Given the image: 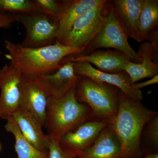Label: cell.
<instances>
[{"label":"cell","mask_w":158,"mask_h":158,"mask_svg":"<svg viewBox=\"0 0 158 158\" xmlns=\"http://www.w3.org/2000/svg\"><path fill=\"white\" fill-rule=\"evenodd\" d=\"M157 113L120 90L118 111L107 124L119 141L123 158H140L144 156L141 149L142 132L146 123Z\"/></svg>","instance_id":"1"},{"label":"cell","mask_w":158,"mask_h":158,"mask_svg":"<svg viewBox=\"0 0 158 158\" xmlns=\"http://www.w3.org/2000/svg\"><path fill=\"white\" fill-rule=\"evenodd\" d=\"M4 45L9 52L5 56L21 73L35 76L53 73L64 58L85 49L64 45L59 41L37 48L23 47L9 40H5Z\"/></svg>","instance_id":"2"},{"label":"cell","mask_w":158,"mask_h":158,"mask_svg":"<svg viewBox=\"0 0 158 158\" xmlns=\"http://www.w3.org/2000/svg\"><path fill=\"white\" fill-rule=\"evenodd\" d=\"M91 119L90 108L78 101L74 90L62 98H51L44 127L50 138L59 141L66 133Z\"/></svg>","instance_id":"3"},{"label":"cell","mask_w":158,"mask_h":158,"mask_svg":"<svg viewBox=\"0 0 158 158\" xmlns=\"http://www.w3.org/2000/svg\"><path fill=\"white\" fill-rule=\"evenodd\" d=\"M119 91L113 85L79 76L75 94L79 102L90 108L92 119L107 122L118 111Z\"/></svg>","instance_id":"4"},{"label":"cell","mask_w":158,"mask_h":158,"mask_svg":"<svg viewBox=\"0 0 158 158\" xmlns=\"http://www.w3.org/2000/svg\"><path fill=\"white\" fill-rule=\"evenodd\" d=\"M119 21L114 12L111 1L110 8L100 30L85 50L79 54H87L101 48H113L123 53L131 62L139 63L142 59L130 45Z\"/></svg>","instance_id":"5"},{"label":"cell","mask_w":158,"mask_h":158,"mask_svg":"<svg viewBox=\"0 0 158 158\" xmlns=\"http://www.w3.org/2000/svg\"><path fill=\"white\" fill-rule=\"evenodd\" d=\"M16 22L26 30L24 39L19 44L23 47L37 48L54 44L57 41L59 21L39 11L15 14Z\"/></svg>","instance_id":"6"},{"label":"cell","mask_w":158,"mask_h":158,"mask_svg":"<svg viewBox=\"0 0 158 158\" xmlns=\"http://www.w3.org/2000/svg\"><path fill=\"white\" fill-rule=\"evenodd\" d=\"M110 1L89 10L75 21L70 31L60 41L63 45L85 48L100 30L110 8Z\"/></svg>","instance_id":"7"},{"label":"cell","mask_w":158,"mask_h":158,"mask_svg":"<svg viewBox=\"0 0 158 158\" xmlns=\"http://www.w3.org/2000/svg\"><path fill=\"white\" fill-rule=\"evenodd\" d=\"M22 75L11 62L0 69V118L7 120L20 107Z\"/></svg>","instance_id":"8"},{"label":"cell","mask_w":158,"mask_h":158,"mask_svg":"<svg viewBox=\"0 0 158 158\" xmlns=\"http://www.w3.org/2000/svg\"><path fill=\"white\" fill-rule=\"evenodd\" d=\"M20 107L31 112L44 127L47 111L52 96L41 85L37 76L22 75Z\"/></svg>","instance_id":"9"},{"label":"cell","mask_w":158,"mask_h":158,"mask_svg":"<svg viewBox=\"0 0 158 158\" xmlns=\"http://www.w3.org/2000/svg\"><path fill=\"white\" fill-rule=\"evenodd\" d=\"M107 125L106 121L88 120L63 135L59 140V144L63 149L78 158L93 144Z\"/></svg>","instance_id":"10"},{"label":"cell","mask_w":158,"mask_h":158,"mask_svg":"<svg viewBox=\"0 0 158 158\" xmlns=\"http://www.w3.org/2000/svg\"><path fill=\"white\" fill-rule=\"evenodd\" d=\"M73 63L75 73L77 75L87 77L95 81L115 86L135 101L141 102L143 100L142 91L132 88L130 77L125 71L117 73H107L98 70L88 62Z\"/></svg>","instance_id":"11"},{"label":"cell","mask_w":158,"mask_h":158,"mask_svg":"<svg viewBox=\"0 0 158 158\" xmlns=\"http://www.w3.org/2000/svg\"><path fill=\"white\" fill-rule=\"evenodd\" d=\"M86 62L94 65L98 70L110 73L124 71L129 62L127 56L116 50H96L87 54H75L65 57L60 65L65 62Z\"/></svg>","instance_id":"12"},{"label":"cell","mask_w":158,"mask_h":158,"mask_svg":"<svg viewBox=\"0 0 158 158\" xmlns=\"http://www.w3.org/2000/svg\"><path fill=\"white\" fill-rule=\"evenodd\" d=\"M38 80L52 98L60 99L74 91L79 80L75 73L74 63L62 64L56 72L49 74L37 76Z\"/></svg>","instance_id":"13"},{"label":"cell","mask_w":158,"mask_h":158,"mask_svg":"<svg viewBox=\"0 0 158 158\" xmlns=\"http://www.w3.org/2000/svg\"><path fill=\"white\" fill-rule=\"evenodd\" d=\"M158 44L147 41L140 44L137 53L142 59L141 62L139 63L130 62L125 69L132 84L158 75Z\"/></svg>","instance_id":"14"},{"label":"cell","mask_w":158,"mask_h":158,"mask_svg":"<svg viewBox=\"0 0 158 158\" xmlns=\"http://www.w3.org/2000/svg\"><path fill=\"white\" fill-rule=\"evenodd\" d=\"M11 117L24 137L34 147L41 151H48L49 137L43 131L42 125L33 114L20 107Z\"/></svg>","instance_id":"15"},{"label":"cell","mask_w":158,"mask_h":158,"mask_svg":"<svg viewBox=\"0 0 158 158\" xmlns=\"http://www.w3.org/2000/svg\"><path fill=\"white\" fill-rule=\"evenodd\" d=\"M107 0L63 1V10L59 20L57 41L60 42L72 28L75 21L82 14L103 5Z\"/></svg>","instance_id":"16"},{"label":"cell","mask_w":158,"mask_h":158,"mask_svg":"<svg viewBox=\"0 0 158 158\" xmlns=\"http://www.w3.org/2000/svg\"><path fill=\"white\" fill-rule=\"evenodd\" d=\"M116 17L128 38L137 40L138 23L143 0L111 1Z\"/></svg>","instance_id":"17"},{"label":"cell","mask_w":158,"mask_h":158,"mask_svg":"<svg viewBox=\"0 0 158 158\" xmlns=\"http://www.w3.org/2000/svg\"><path fill=\"white\" fill-rule=\"evenodd\" d=\"M78 158H123L119 141L108 124L93 144Z\"/></svg>","instance_id":"18"},{"label":"cell","mask_w":158,"mask_h":158,"mask_svg":"<svg viewBox=\"0 0 158 158\" xmlns=\"http://www.w3.org/2000/svg\"><path fill=\"white\" fill-rule=\"evenodd\" d=\"M158 0H143L138 19L137 41L148 40L151 34L158 31Z\"/></svg>","instance_id":"19"},{"label":"cell","mask_w":158,"mask_h":158,"mask_svg":"<svg viewBox=\"0 0 158 158\" xmlns=\"http://www.w3.org/2000/svg\"><path fill=\"white\" fill-rule=\"evenodd\" d=\"M6 121L5 128L14 136L17 158H48V151H41L34 147L23 135L12 117Z\"/></svg>","instance_id":"20"},{"label":"cell","mask_w":158,"mask_h":158,"mask_svg":"<svg viewBox=\"0 0 158 158\" xmlns=\"http://www.w3.org/2000/svg\"><path fill=\"white\" fill-rule=\"evenodd\" d=\"M0 11L15 14L38 11L33 0H0Z\"/></svg>","instance_id":"21"},{"label":"cell","mask_w":158,"mask_h":158,"mask_svg":"<svg viewBox=\"0 0 158 158\" xmlns=\"http://www.w3.org/2000/svg\"><path fill=\"white\" fill-rule=\"evenodd\" d=\"M37 11L59 21L63 10V1L33 0Z\"/></svg>","instance_id":"22"},{"label":"cell","mask_w":158,"mask_h":158,"mask_svg":"<svg viewBox=\"0 0 158 158\" xmlns=\"http://www.w3.org/2000/svg\"><path fill=\"white\" fill-rule=\"evenodd\" d=\"M144 134L146 141L156 153L158 149V114L152 117L144 126L142 135Z\"/></svg>","instance_id":"23"},{"label":"cell","mask_w":158,"mask_h":158,"mask_svg":"<svg viewBox=\"0 0 158 158\" xmlns=\"http://www.w3.org/2000/svg\"><path fill=\"white\" fill-rule=\"evenodd\" d=\"M48 149V158H77L74 155L63 149L59 141L52 138H49Z\"/></svg>","instance_id":"24"},{"label":"cell","mask_w":158,"mask_h":158,"mask_svg":"<svg viewBox=\"0 0 158 158\" xmlns=\"http://www.w3.org/2000/svg\"><path fill=\"white\" fill-rule=\"evenodd\" d=\"M16 22L15 15L0 11V28H10L12 24ZM2 52L0 51V55Z\"/></svg>","instance_id":"25"},{"label":"cell","mask_w":158,"mask_h":158,"mask_svg":"<svg viewBox=\"0 0 158 158\" xmlns=\"http://www.w3.org/2000/svg\"><path fill=\"white\" fill-rule=\"evenodd\" d=\"M158 83V75L151 78L145 81L139 83H135L131 85L132 88L136 90H140L141 88L147 87L150 85H155Z\"/></svg>","instance_id":"26"},{"label":"cell","mask_w":158,"mask_h":158,"mask_svg":"<svg viewBox=\"0 0 158 158\" xmlns=\"http://www.w3.org/2000/svg\"><path fill=\"white\" fill-rule=\"evenodd\" d=\"M140 158H158V153L149 154Z\"/></svg>","instance_id":"27"},{"label":"cell","mask_w":158,"mask_h":158,"mask_svg":"<svg viewBox=\"0 0 158 158\" xmlns=\"http://www.w3.org/2000/svg\"><path fill=\"white\" fill-rule=\"evenodd\" d=\"M1 148H2V147H1V144H0V151H1Z\"/></svg>","instance_id":"28"}]
</instances>
